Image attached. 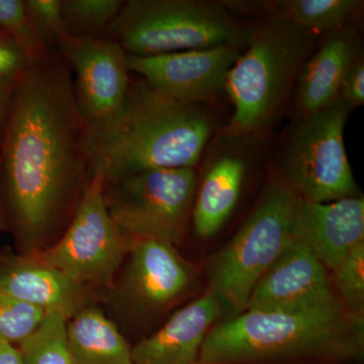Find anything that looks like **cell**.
I'll return each instance as SVG.
<instances>
[{
    "label": "cell",
    "mask_w": 364,
    "mask_h": 364,
    "mask_svg": "<svg viewBox=\"0 0 364 364\" xmlns=\"http://www.w3.org/2000/svg\"><path fill=\"white\" fill-rule=\"evenodd\" d=\"M91 126L56 47L16 75L0 127V231L36 255L65 233L92 176Z\"/></svg>",
    "instance_id": "cell-1"
},
{
    "label": "cell",
    "mask_w": 364,
    "mask_h": 364,
    "mask_svg": "<svg viewBox=\"0 0 364 364\" xmlns=\"http://www.w3.org/2000/svg\"><path fill=\"white\" fill-rule=\"evenodd\" d=\"M212 128L198 105L179 104L143 79H131L119 111L91 126L92 171L114 181L147 170L195 168Z\"/></svg>",
    "instance_id": "cell-2"
},
{
    "label": "cell",
    "mask_w": 364,
    "mask_h": 364,
    "mask_svg": "<svg viewBox=\"0 0 364 364\" xmlns=\"http://www.w3.org/2000/svg\"><path fill=\"white\" fill-rule=\"evenodd\" d=\"M364 354V321L346 311H245L212 328L198 364H351Z\"/></svg>",
    "instance_id": "cell-3"
},
{
    "label": "cell",
    "mask_w": 364,
    "mask_h": 364,
    "mask_svg": "<svg viewBox=\"0 0 364 364\" xmlns=\"http://www.w3.org/2000/svg\"><path fill=\"white\" fill-rule=\"evenodd\" d=\"M203 291L198 267L177 246L142 239L130 244L98 306L133 345L159 329Z\"/></svg>",
    "instance_id": "cell-4"
},
{
    "label": "cell",
    "mask_w": 364,
    "mask_h": 364,
    "mask_svg": "<svg viewBox=\"0 0 364 364\" xmlns=\"http://www.w3.org/2000/svg\"><path fill=\"white\" fill-rule=\"evenodd\" d=\"M315 36L277 16L251 31L225 85L234 105L230 135H247L270 123L310 57Z\"/></svg>",
    "instance_id": "cell-5"
},
{
    "label": "cell",
    "mask_w": 364,
    "mask_h": 364,
    "mask_svg": "<svg viewBox=\"0 0 364 364\" xmlns=\"http://www.w3.org/2000/svg\"><path fill=\"white\" fill-rule=\"evenodd\" d=\"M298 195L284 181L272 182L239 231L208 260L207 289L224 318L245 312L263 275L294 241Z\"/></svg>",
    "instance_id": "cell-6"
},
{
    "label": "cell",
    "mask_w": 364,
    "mask_h": 364,
    "mask_svg": "<svg viewBox=\"0 0 364 364\" xmlns=\"http://www.w3.org/2000/svg\"><path fill=\"white\" fill-rule=\"evenodd\" d=\"M105 36L140 57L237 46L243 38L222 6L200 0L124 1Z\"/></svg>",
    "instance_id": "cell-7"
},
{
    "label": "cell",
    "mask_w": 364,
    "mask_h": 364,
    "mask_svg": "<svg viewBox=\"0 0 364 364\" xmlns=\"http://www.w3.org/2000/svg\"><path fill=\"white\" fill-rule=\"evenodd\" d=\"M198 184L195 168L147 170L124 178L105 179V203L129 243L157 239L178 247Z\"/></svg>",
    "instance_id": "cell-8"
},
{
    "label": "cell",
    "mask_w": 364,
    "mask_h": 364,
    "mask_svg": "<svg viewBox=\"0 0 364 364\" xmlns=\"http://www.w3.org/2000/svg\"><path fill=\"white\" fill-rule=\"evenodd\" d=\"M105 176L92 171L73 220L52 247L36 254L79 286L100 296L111 287L130 243L105 205Z\"/></svg>",
    "instance_id": "cell-9"
},
{
    "label": "cell",
    "mask_w": 364,
    "mask_h": 364,
    "mask_svg": "<svg viewBox=\"0 0 364 364\" xmlns=\"http://www.w3.org/2000/svg\"><path fill=\"white\" fill-rule=\"evenodd\" d=\"M350 107L339 98L317 114L304 117L287 144L284 181L299 198L331 203L360 196L344 144Z\"/></svg>",
    "instance_id": "cell-10"
},
{
    "label": "cell",
    "mask_w": 364,
    "mask_h": 364,
    "mask_svg": "<svg viewBox=\"0 0 364 364\" xmlns=\"http://www.w3.org/2000/svg\"><path fill=\"white\" fill-rule=\"evenodd\" d=\"M56 49L75 75L76 100L90 126L112 119L123 105L131 81L123 47L105 36L66 33L57 41Z\"/></svg>",
    "instance_id": "cell-11"
},
{
    "label": "cell",
    "mask_w": 364,
    "mask_h": 364,
    "mask_svg": "<svg viewBox=\"0 0 364 364\" xmlns=\"http://www.w3.org/2000/svg\"><path fill=\"white\" fill-rule=\"evenodd\" d=\"M245 311L329 313L345 309L327 267L294 240L258 282Z\"/></svg>",
    "instance_id": "cell-12"
},
{
    "label": "cell",
    "mask_w": 364,
    "mask_h": 364,
    "mask_svg": "<svg viewBox=\"0 0 364 364\" xmlns=\"http://www.w3.org/2000/svg\"><path fill=\"white\" fill-rule=\"evenodd\" d=\"M237 46L222 45L155 56L128 54L130 71L158 92L182 105H198L225 90L230 69L238 59Z\"/></svg>",
    "instance_id": "cell-13"
},
{
    "label": "cell",
    "mask_w": 364,
    "mask_h": 364,
    "mask_svg": "<svg viewBox=\"0 0 364 364\" xmlns=\"http://www.w3.org/2000/svg\"><path fill=\"white\" fill-rule=\"evenodd\" d=\"M0 293L68 318L100 303V294L79 286L37 255L9 248L0 250Z\"/></svg>",
    "instance_id": "cell-14"
},
{
    "label": "cell",
    "mask_w": 364,
    "mask_h": 364,
    "mask_svg": "<svg viewBox=\"0 0 364 364\" xmlns=\"http://www.w3.org/2000/svg\"><path fill=\"white\" fill-rule=\"evenodd\" d=\"M293 230L294 240L333 270L364 243L363 196L314 203L298 196Z\"/></svg>",
    "instance_id": "cell-15"
},
{
    "label": "cell",
    "mask_w": 364,
    "mask_h": 364,
    "mask_svg": "<svg viewBox=\"0 0 364 364\" xmlns=\"http://www.w3.org/2000/svg\"><path fill=\"white\" fill-rule=\"evenodd\" d=\"M223 318L219 301L205 289L159 329L132 345V364H198L205 337Z\"/></svg>",
    "instance_id": "cell-16"
},
{
    "label": "cell",
    "mask_w": 364,
    "mask_h": 364,
    "mask_svg": "<svg viewBox=\"0 0 364 364\" xmlns=\"http://www.w3.org/2000/svg\"><path fill=\"white\" fill-rule=\"evenodd\" d=\"M359 38L351 26L328 33L298 76V104L304 117L331 107L340 98L346 72L359 55Z\"/></svg>",
    "instance_id": "cell-17"
},
{
    "label": "cell",
    "mask_w": 364,
    "mask_h": 364,
    "mask_svg": "<svg viewBox=\"0 0 364 364\" xmlns=\"http://www.w3.org/2000/svg\"><path fill=\"white\" fill-rule=\"evenodd\" d=\"M246 165L241 157L220 156L203 174L193 200V229L198 237L210 238L219 233L240 200Z\"/></svg>",
    "instance_id": "cell-18"
},
{
    "label": "cell",
    "mask_w": 364,
    "mask_h": 364,
    "mask_svg": "<svg viewBox=\"0 0 364 364\" xmlns=\"http://www.w3.org/2000/svg\"><path fill=\"white\" fill-rule=\"evenodd\" d=\"M67 337L75 364H132V344L98 305L69 318Z\"/></svg>",
    "instance_id": "cell-19"
},
{
    "label": "cell",
    "mask_w": 364,
    "mask_h": 364,
    "mask_svg": "<svg viewBox=\"0 0 364 364\" xmlns=\"http://www.w3.org/2000/svg\"><path fill=\"white\" fill-rule=\"evenodd\" d=\"M363 2L358 0H286L274 16L313 33H330L350 26Z\"/></svg>",
    "instance_id": "cell-20"
},
{
    "label": "cell",
    "mask_w": 364,
    "mask_h": 364,
    "mask_svg": "<svg viewBox=\"0 0 364 364\" xmlns=\"http://www.w3.org/2000/svg\"><path fill=\"white\" fill-rule=\"evenodd\" d=\"M68 318L50 313L31 336L16 345L23 364H75L67 337Z\"/></svg>",
    "instance_id": "cell-21"
},
{
    "label": "cell",
    "mask_w": 364,
    "mask_h": 364,
    "mask_svg": "<svg viewBox=\"0 0 364 364\" xmlns=\"http://www.w3.org/2000/svg\"><path fill=\"white\" fill-rule=\"evenodd\" d=\"M123 6L121 0H62L66 32L75 36H102L100 33L107 32Z\"/></svg>",
    "instance_id": "cell-22"
},
{
    "label": "cell",
    "mask_w": 364,
    "mask_h": 364,
    "mask_svg": "<svg viewBox=\"0 0 364 364\" xmlns=\"http://www.w3.org/2000/svg\"><path fill=\"white\" fill-rule=\"evenodd\" d=\"M0 32L11 36L30 61L54 48L46 43L36 28L23 0H0Z\"/></svg>",
    "instance_id": "cell-23"
},
{
    "label": "cell",
    "mask_w": 364,
    "mask_h": 364,
    "mask_svg": "<svg viewBox=\"0 0 364 364\" xmlns=\"http://www.w3.org/2000/svg\"><path fill=\"white\" fill-rule=\"evenodd\" d=\"M335 291L351 317L364 321V243L333 269Z\"/></svg>",
    "instance_id": "cell-24"
},
{
    "label": "cell",
    "mask_w": 364,
    "mask_h": 364,
    "mask_svg": "<svg viewBox=\"0 0 364 364\" xmlns=\"http://www.w3.org/2000/svg\"><path fill=\"white\" fill-rule=\"evenodd\" d=\"M48 313L0 293V338L18 345L42 324Z\"/></svg>",
    "instance_id": "cell-25"
},
{
    "label": "cell",
    "mask_w": 364,
    "mask_h": 364,
    "mask_svg": "<svg viewBox=\"0 0 364 364\" xmlns=\"http://www.w3.org/2000/svg\"><path fill=\"white\" fill-rule=\"evenodd\" d=\"M26 11L36 28L50 47L65 35L66 28L62 16V0H26Z\"/></svg>",
    "instance_id": "cell-26"
},
{
    "label": "cell",
    "mask_w": 364,
    "mask_h": 364,
    "mask_svg": "<svg viewBox=\"0 0 364 364\" xmlns=\"http://www.w3.org/2000/svg\"><path fill=\"white\" fill-rule=\"evenodd\" d=\"M340 98L343 100L350 109L363 105L364 60L363 54L359 55L345 74L341 87H340Z\"/></svg>",
    "instance_id": "cell-27"
},
{
    "label": "cell",
    "mask_w": 364,
    "mask_h": 364,
    "mask_svg": "<svg viewBox=\"0 0 364 364\" xmlns=\"http://www.w3.org/2000/svg\"><path fill=\"white\" fill-rule=\"evenodd\" d=\"M30 63V59L16 41L7 33L0 32V75H16Z\"/></svg>",
    "instance_id": "cell-28"
},
{
    "label": "cell",
    "mask_w": 364,
    "mask_h": 364,
    "mask_svg": "<svg viewBox=\"0 0 364 364\" xmlns=\"http://www.w3.org/2000/svg\"><path fill=\"white\" fill-rule=\"evenodd\" d=\"M18 75V74H16ZM16 75L2 76L0 77V127L6 114L7 105L13 90L14 80Z\"/></svg>",
    "instance_id": "cell-29"
},
{
    "label": "cell",
    "mask_w": 364,
    "mask_h": 364,
    "mask_svg": "<svg viewBox=\"0 0 364 364\" xmlns=\"http://www.w3.org/2000/svg\"><path fill=\"white\" fill-rule=\"evenodd\" d=\"M0 364H23L16 345L0 338Z\"/></svg>",
    "instance_id": "cell-30"
},
{
    "label": "cell",
    "mask_w": 364,
    "mask_h": 364,
    "mask_svg": "<svg viewBox=\"0 0 364 364\" xmlns=\"http://www.w3.org/2000/svg\"><path fill=\"white\" fill-rule=\"evenodd\" d=\"M0 77H2V75H0Z\"/></svg>",
    "instance_id": "cell-31"
}]
</instances>
